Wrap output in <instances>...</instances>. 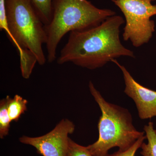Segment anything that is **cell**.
<instances>
[{
  "mask_svg": "<svg viewBox=\"0 0 156 156\" xmlns=\"http://www.w3.org/2000/svg\"><path fill=\"white\" fill-rule=\"evenodd\" d=\"M66 156H93L87 147L80 145L69 138L68 149Z\"/></svg>",
  "mask_w": 156,
  "mask_h": 156,
  "instance_id": "12",
  "label": "cell"
},
{
  "mask_svg": "<svg viewBox=\"0 0 156 156\" xmlns=\"http://www.w3.org/2000/svg\"><path fill=\"white\" fill-rule=\"evenodd\" d=\"M146 136H141L134 143V144L126 151H120L111 154H108L106 156H135L137 150L140 147L144 140L146 139Z\"/></svg>",
  "mask_w": 156,
  "mask_h": 156,
  "instance_id": "13",
  "label": "cell"
},
{
  "mask_svg": "<svg viewBox=\"0 0 156 156\" xmlns=\"http://www.w3.org/2000/svg\"><path fill=\"white\" fill-rule=\"evenodd\" d=\"M37 14L45 26L49 24L53 14V0H31Z\"/></svg>",
  "mask_w": 156,
  "mask_h": 156,
  "instance_id": "10",
  "label": "cell"
},
{
  "mask_svg": "<svg viewBox=\"0 0 156 156\" xmlns=\"http://www.w3.org/2000/svg\"><path fill=\"white\" fill-rule=\"evenodd\" d=\"M0 29L18 50L21 74L28 79L37 62H46L42 46L47 40L45 25L31 0H5V6H0Z\"/></svg>",
  "mask_w": 156,
  "mask_h": 156,
  "instance_id": "2",
  "label": "cell"
},
{
  "mask_svg": "<svg viewBox=\"0 0 156 156\" xmlns=\"http://www.w3.org/2000/svg\"><path fill=\"white\" fill-rule=\"evenodd\" d=\"M75 126L68 119H63L52 131L37 137L22 136L20 142L35 148L43 156H66L69 142V134H73Z\"/></svg>",
  "mask_w": 156,
  "mask_h": 156,
  "instance_id": "6",
  "label": "cell"
},
{
  "mask_svg": "<svg viewBox=\"0 0 156 156\" xmlns=\"http://www.w3.org/2000/svg\"><path fill=\"white\" fill-rule=\"evenodd\" d=\"M10 96L8 95L0 101V138L3 139L9 134L11 122L9 112L8 105Z\"/></svg>",
  "mask_w": 156,
  "mask_h": 156,
  "instance_id": "11",
  "label": "cell"
},
{
  "mask_svg": "<svg viewBox=\"0 0 156 156\" xmlns=\"http://www.w3.org/2000/svg\"><path fill=\"white\" fill-rule=\"evenodd\" d=\"M28 101L18 95H14L13 98L10 97L8 105V112L11 122H17L21 115L27 110Z\"/></svg>",
  "mask_w": 156,
  "mask_h": 156,
  "instance_id": "8",
  "label": "cell"
},
{
  "mask_svg": "<svg viewBox=\"0 0 156 156\" xmlns=\"http://www.w3.org/2000/svg\"><path fill=\"white\" fill-rule=\"evenodd\" d=\"M147 143H143L140 148L142 151L140 154L142 156H156V130L154 127L152 122H150L144 126Z\"/></svg>",
  "mask_w": 156,
  "mask_h": 156,
  "instance_id": "9",
  "label": "cell"
},
{
  "mask_svg": "<svg viewBox=\"0 0 156 156\" xmlns=\"http://www.w3.org/2000/svg\"><path fill=\"white\" fill-rule=\"evenodd\" d=\"M122 12L126 25L123 40L130 41L139 48L149 41L155 31V23L151 17L156 15V5L151 0H112Z\"/></svg>",
  "mask_w": 156,
  "mask_h": 156,
  "instance_id": "5",
  "label": "cell"
},
{
  "mask_svg": "<svg viewBox=\"0 0 156 156\" xmlns=\"http://www.w3.org/2000/svg\"><path fill=\"white\" fill-rule=\"evenodd\" d=\"M115 15V11L98 8L88 0H53L52 19L45 26L48 62L56 59L58 44L67 33L92 28Z\"/></svg>",
  "mask_w": 156,
  "mask_h": 156,
  "instance_id": "3",
  "label": "cell"
},
{
  "mask_svg": "<svg viewBox=\"0 0 156 156\" xmlns=\"http://www.w3.org/2000/svg\"><path fill=\"white\" fill-rule=\"evenodd\" d=\"M124 23L122 16L115 15L95 27L71 32L57 63L70 62L93 70L121 56L134 58L133 51L124 47L120 40V28Z\"/></svg>",
  "mask_w": 156,
  "mask_h": 156,
  "instance_id": "1",
  "label": "cell"
},
{
  "mask_svg": "<svg viewBox=\"0 0 156 156\" xmlns=\"http://www.w3.org/2000/svg\"><path fill=\"white\" fill-rule=\"evenodd\" d=\"M89 89L101 111L98 121V138L87 146L93 156H106L112 148L126 151L132 146L144 132L137 131L133 126L131 115L128 110L105 100L91 81Z\"/></svg>",
  "mask_w": 156,
  "mask_h": 156,
  "instance_id": "4",
  "label": "cell"
},
{
  "mask_svg": "<svg viewBox=\"0 0 156 156\" xmlns=\"http://www.w3.org/2000/svg\"><path fill=\"white\" fill-rule=\"evenodd\" d=\"M122 72L126 84L124 92L134 101L141 119L156 117V91L143 87L135 80L124 66L116 59L112 60Z\"/></svg>",
  "mask_w": 156,
  "mask_h": 156,
  "instance_id": "7",
  "label": "cell"
},
{
  "mask_svg": "<svg viewBox=\"0 0 156 156\" xmlns=\"http://www.w3.org/2000/svg\"><path fill=\"white\" fill-rule=\"evenodd\" d=\"M152 1H156V0H151Z\"/></svg>",
  "mask_w": 156,
  "mask_h": 156,
  "instance_id": "14",
  "label": "cell"
}]
</instances>
